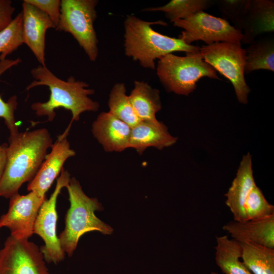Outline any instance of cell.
Wrapping results in <instances>:
<instances>
[{"mask_svg":"<svg viewBox=\"0 0 274 274\" xmlns=\"http://www.w3.org/2000/svg\"><path fill=\"white\" fill-rule=\"evenodd\" d=\"M6 164L0 183V196L10 198L22 185L31 181L46 158L53 140L45 128L10 134Z\"/></svg>","mask_w":274,"mask_h":274,"instance_id":"cell-1","label":"cell"},{"mask_svg":"<svg viewBox=\"0 0 274 274\" xmlns=\"http://www.w3.org/2000/svg\"><path fill=\"white\" fill-rule=\"evenodd\" d=\"M30 73L34 80L26 87L27 90L39 86H46L50 92L46 102H37L31 105L38 116H46L48 121H52L56 116L55 110L62 108L71 111L72 121H77L82 113L98 111V102L89 96L95 91L88 88L87 83L76 80L73 76H70L66 81L63 80L46 66L40 64L32 68Z\"/></svg>","mask_w":274,"mask_h":274,"instance_id":"cell-2","label":"cell"},{"mask_svg":"<svg viewBox=\"0 0 274 274\" xmlns=\"http://www.w3.org/2000/svg\"><path fill=\"white\" fill-rule=\"evenodd\" d=\"M153 24L166 25L162 21L149 22L129 15L124 22L125 54L141 66L154 70L155 60L174 52H194L200 47L188 45L179 38H172L154 30Z\"/></svg>","mask_w":274,"mask_h":274,"instance_id":"cell-3","label":"cell"},{"mask_svg":"<svg viewBox=\"0 0 274 274\" xmlns=\"http://www.w3.org/2000/svg\"><path fill=\"white\" fill-rule=\"evenodd\" d=\"M65 188L70 207L65 215L64 229L58 238L62 249L70 257L76 250L79 239L85 233L96 231L110 235L114 230L96 216L95 211L103 210L102 204L96 198L88 197L75 178H71Z\"/></svg>","mask_w":274,"mask_h":274,"instance_id":"cell-4","label":"cell"},{"mask_svg":"<svg viewBox=\"0 0 274 274\" xmlns=\"http://www.w3.org/2000/svg\"><path fill=\"white\" fill-rule=\"evenodd\" d=\"M186 54L180 56L170 53L158 61L156 74L167 92L188 96L201 78L220 80L215 70L203 60L200 50Z\"/></svg>","mask_w":274,"mask_h":274,"instance_id":"cell-5","label":"cell"},{"mask_svg":"<svg viewBox=\"0 0 274 274\" xmlns=\"http://www.w3.org/2000/svg\"><path fill=\"white\" fill-rule=\"evenodd\" d=\"M97 0H61L60 17L55 28L71 33L91 61L98 55L94 22L97 18Z\"/></svg>","mask_w":274,"mask_h":274,"instance_id":"cell-6","label":"cell"},{"mask_svg":"<svg viewBox=\"0 0 274 274\" xmlns=\"http://www.w3.org/2000/svg\"><path fill=\"white\" fill-rule=\"evenodd\" d=\"M203 60L232 84L237 100L246 105L251 89L245 78L246 49L240 41L218 42L200 47Z\"/></svg>","mask_w":274,"mask_h":274,"instance_id":"cell-7","label":"cell"},{"mask_svg":"<svg viewBox=\"0 0 274 274\" xmlns=\"http://www.w3.org/2000/svg\"><path fill=\"white\" fill-rule=\"evenodd\" d=\"M173 23L174 26L183 29L178 38L188 45L196 41H202L207 45L241 42L243 38L242 32L231 25L227 20L204 11L176 20Z\"/></svg>","mask_w":274,"mask_h":274,"instance_id":"cell-8","label":"cell"},{"mask_svg":"<svg viewBox=\"0 0 274 274\" xmlns=\"http://www.w3.org/2000/svg\"><path fill=\"white\" fill-rule=\"evenodd\" d=\"M71 176L63 168L57 178L56 186L49 199H46L39 211L33 227V233L39 235L45 243L41 248L45 261L57 264L64 259L65 252L62 249L56 234L57 213L56 203L62 189L69 183Z\"/></svg>","mask_w":274,"mask_h":274,"instance_id":"cell-9","label":"cell"},{"mask_svg":"<svg viewBox=\"0 0 274 274\" xmlns=\"http://www.w3.org/2000/svg\"><path fill=\"white\" fill-rule=\"evenodd\" d=\"M0 274H50L40 248L11 235L0 250Z\"/></svg>","mask_w":274,"mask_h":274,"instance_id":"cell-10","label":"cell"},{"mask_svg":"<svg viewBox=\"0 0 274 274\" xmlns=\"http://www.w3.org/2000/svg\"><path fill=\"white\" fill-rule=\"evenodd\" d=\"M46 199L33 191L13 196L10 198L8 212L0 217V228H9L10 235L15 238L28 239L33 234L39 211Z\"/></svg>","mask_w":274,"mask_h":274,"instance_id":"cell-11","label":"cell"},{"mask_svg":"<svg viewBox=\"0 0 274 274\" xmlns=\"http://www.w3.org/2000/svg\"><path fill=\"white\" fill-rule=\"evenodd\" d=\"M69 127L63 134L58 136L57 141L53 144L51 151L46 156L35 177L28 184V191L35 192L40 196L45 198L46 192L63 169L64 162L76 155L67 139Z\"/></svg>","mask_w":274,"mask_h":274,"instance_id":"cell-12","label":"cell"},{"mask_svg":"<svg viewBox=\"0 0 274 274\" xmlns=\"http://www.w3.org/2000/svg\"><path fill=\"white\" fill-rule=\"evenodd\" d=\"M22 38L40 65L45 64V36L47 29L55 26L48 16L34 6L22 3Z\"/></svg>","mask_w":274,"mask_h":274,"instance_id":"cell-13","label":"cell"},{"mask_svg":"<svg viewBox=\"0 0 274 274\" xmlns=\"http://www.w3.org/2000/svg\"><path fill=\"white\" fill-rule=\"evenodd\" d=\"M131 127L109 112L100 113L92 124L94 137L106 152L128 148Z\"/></svg>","mask_w":274,"mask_h":274,"instance_id":"cell-14","label":"cell"},{"mask_svg":"<svg viewBox=\"0 0 274 274\" xmlns=\"http://www.w3.org/2000/svg\"><path fill=\"white\" fill-rule=\"evenodd\" d=\"M256 185L252 169V156L250 153L244 155L236 176L227 193L226 205L233 217V220L245 221L244 207L245 201Z\"/></svg>","mask_w":274,"mask_h":274,"instance_id":"cell-15","label":"cell"},{"mask_svg":"<svg viewBox=\"0 0 274 274\" xmlns=\"http://www.w3.org/2000/svg\"><path fill=\"white\" fill-rule=\"evenodd\" d=\"M232 238L274 248V214L245 221H231L223 226Z\"/></svg>","mask_w":274,"mask_h":274,"instance_id":"cell-16","label":"cell"},{"mask_svg":"<svg viewBox=\"0 0 274 274\" xmlns=\"http://www.w3.org/2000/svg\"><path fill=\"white\" fill-rule=\"evenodd\" d=\"M177 140L169 133L163 122L157 120H141L131 127L128 148L134 149L142 154L148 147L162 150L173 146Z\"/></svg>","mask_w":274,"mask_h":274,"instance_id":"cell-17","label":"cell"},{"mask_svg":"<svg viewBox=\"0 0 274 274\" xmlns=\"http://www.w3.org/2000/svg\"><path fill=\"white\" fill-rule=\"evenodd\" d=\"M274 31V1L251 0L242 28L241 43L250 44L260 35Z\"/></svg>","mask_w":274,"mask_h":274,"instance_id":"cell-18","label":"cell"},{"mask_svg":"<svg viewBox=\"0 0 274 274\" xmlns=\"http://www.w3.org/2000/svg\"><path fill=\"white\" fill-rule=\"evenodd\" d=\"M131 104L141 120H156V114L162 108L160 91L148 83L135 81L128 95Z\"/></svg>","mask_w":274,"mask_h":274,"instance_id":"cell-19","label":"cell"},{"mask_svg":"<svg viewBox=\"0 0 274 274\" xmlns=\"http://www.w3.org/2000/svg\"><path fill=\"white\" fill-rule=\"evenodd\" d=\"M215 261L224 274H252L241 261L240 243L227 235L216 237Z\"/></svg>","mask_w":274,"mask_h":274,"instance_id":"cell-20","label":"cell"},{"mask_svg":"<svg viewBox=\"0 0 274 274\" xmlns=\"http://www.w3.org/2000/svg\"><path fill=\"white\" fill-rule=\"evenodd\" d=\"M242 262L252 274H274V248L239 242Z\"/></svg>","mask_w":274,"mask_h":274,"instance_id":"cell-21","label":"cell"},{"mask_svg":"<svg viewBox=\"0 0 274 274\" xmlns=\"http://www.w3.org/2000/svg\"><path fill=\"white\" fill-rule=\"evenodd\" d=\"M245 49V74L258 70L274 71L273 38L256 39Z\"/></svg>","mask_w":274,"mask_h":274,"instance_id":"cell-22","label":"cell"},{"mask_svg":"<svg viewBox=\"0 0 274 274\" xmlns=\"http://www.w3.org/2000/svg\"><path fill=\"white\" fill-rule=\"evenodd\" d=\"M108 105L110 113L131 127L141 121L131 104L123 83L114 85L109 94Z\"/></svg>","mask_w":274,"mask_h":274,"instance_id":"cell-23","label":"cell"},{"mask_svg":"<svg viewBox=\"0 0 274 274\" xmlns=\"http://www.w3.org/2000/svg\"><path fill=\"white\" fill-rule=\"evenodd\" d=\"M215 3L211 0H172L165 5L143 10L148 12H162L171 22L183 19L200 11L208 9Z\"/></svg>","mask_w":274,"mask_h":274,"instance_id":"cell-24","label":"cell"},{"mask_svg":"<svg viewBox=\"0 0 274 274\" xmlns=\"http://www.w3.org/2000/svg\"><path fill=\"white\" fill-rule=\"evenodd\" d=\"M23 44L22 16L20 12L6 28L0 31V61L6 59L8 55Z\"/></svg>","mask_w":274,"mask_h":274,"instance_id":"cell-25","label":"cell"},{"mask_svg":"<svg viewBox=\"0 0 274 274\" xmlns=\"http://www.w3.org/2000/svg\"><path fill=\"white\" fill-rule=\"evenodd\" d=\"M245 221L259 219L274 214V206L266 199L261 190L254 186L244 207Z\"/></svg>","mask_w":274,"mask_h":274,"instance_id":"cell-26","label":"cell"},{"mask_svg":"<svg viewBox=\"0 0 274 274\" xmlns=\"http://www.w3.org/2000/svg\"><path fill=\"white\" fill-rule=\"evenodd\" d=\"M21 61V59L19 58L15 60L6 59L0 61V76L6 71L13 66L17 65ZM17 106V96L13 95L7 101H5L0 95V117L4 118L10 134L19 132L15 117V112Z\"/></svg>","mask_w":274,"mask_h":274,"instance_id":"cell-27","label":"cell"},{"mask_svg":"<svg viewBox=\"0 0 274 274\" xmlns=\"http://www.w3.org/2000/svg\"><path fill=\"white\" fill-rule=\"evenodd\" d=\"M251 0H216L217 6L223 19L228 20L233 27L242 31L244 21Z\"/></svg>","mask_w":274,"mask_h":274,"instance_id":"cell-28","label":"cell"},{"mask_svg":"<svg viewBox=\"0 0 274 274\" xmlns=\"http://www.w3.org/2000/svg\"><path fill=\"white\" fill-rule=\"evenodd\" d=\"M47 14L56 28L60 17V0H24Z\"/></svg>","mask_w":274,"mask_h":274,"instance_id":"cell-29","label":"cell"},{"mask_svg":"<svg viewBox=\"0 0 274 274\" xmlns=\"http://www.w3.org/2000/svg\"><path fill=\"white\" fill-rule=\"evenodd\" d=\"M15 10L11 1L0 0V31L11 23Z\"/></svg>","mask_w":274,"mask_h":274,"instance_id":"cell-30","label":"cell"},{"mask_svg":"<svg viewBox=\"0 0 274 274\" xmlns=\"http://www.w3.org/2000/svg\"><path fill=\"white\" fill-rule=\"evenodd\" d=\"M7 145H0V183L6 164V149Z\"/></svg>","mask_w":274,"mask_h":274,"instance_id":"cell-31","label":"cell"},{"mask_svg":"<svg viewBox=\"0 0 274 274\" xmlns=\"http://www.w3.org/2000/svg\"><path fill=\"white\" fill-rule=\"evenodd\" d=\"M211 274H219V273L215 271H212L211 272Z\"/></svg>","mask_w":274,"mask_h":274,"instance_id":"cell-32","label":"cell"}]
</instances>
